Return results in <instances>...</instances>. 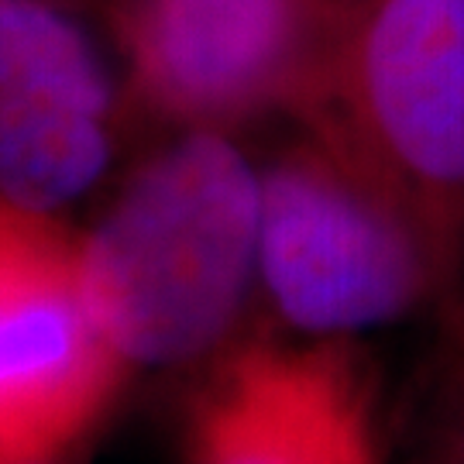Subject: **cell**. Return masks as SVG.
I'll use <instances>...</instances> for the list:
<instances>
[{
  "instance_id": "cell-8",
  "label": "cell",
  "mask_w": 464,
  "mask_h": 464,
  "mask_svg": "<svg viewBox=\"0 0 464 464\" xmlns=\"http://www.w3.org/2000/svg\"><path fill=\"white\" fill-rule=\"evenodd\" d=\"M314 4L320 7V11H327L331 17H337V21H341V17L351 14V11H354L362 0H314Z\"/></svg>"
},
{
  "instance_id": "cell-7",
  "label": "cell",
  "mask_w": 464,
  "mask_h": 464,
  "mask_svg": "<svg viewBox=\"0 0 464 464\" xmlns=\"http://www.w3.org/2000/svg\"><path fill=\"white\" fill-rule=\"evenodd\" d=\"M197 464H375L365 389L324 351L255 348L197 413Z\"/></svg>"
},
{
  "instance_id": "cell-3",
  "label": "cell",
  "mask_w": 464,
  "mask_h": 464,
  "mask_svg": "<svg viewBox=\"0 0 464 464\" xmlns=\"http://www.w3.org/2000/svg\"><path fill=\"white\" fill-rule=\"evenodd\" d=\"M430 266V234L327 138L306 131L262 169L258 272L293 327L389 324L423 296Z\"/></svg>"
},
{
  "instance_id": "cell-10",
  "label": "cell",
  "mask_w": 464,
  "mask_h": 464,
  "mask_svg": "<svg viewBox=\"0 0 464 464\" xmlns=\"http://www.w3.org/2000/svg\"><path fill=\"white\" fill-rule=\"evenodd\" d=\"M34 464H55V458H52V461H34Z\"/></svg>"
},
{
  "instance_id": "cell-9",
  "label": "cell",
  "mask_w": 464,
  "mask_h": 464,
  "mask_svg": "<svg viewBox=\"0 0 464 464\" xmlns=\"http://www.w3.org/2000/svg\"><path fill=\"white\" fill-rule=\"evenodd\" d=\"M72 7H80L86 14H103V7H107V0H66Z\"/></svg>"
},
{
  "instance_id": "cell-6",
  "label": "cell",
  "mask_w": 464,
  "mask_h": 464,
  "mask_svg": "<svg viewBox=\"0 0 464 464\" xmlns=\"http://www.w3.org/2000/svg\"><path fill=\"white\" fill-rule=\"evenodd\" d=\"M128 86L66 0H0V199L63 217L114 169Z\"/></svg>"
},
{
  "instance_id": "cell-4",
  "label": "cell",
  "mask_w": 464,
  "mask_h": 464,
  "mask_svg": "<svg viewBox=\"0 0 464 464\" xmlns=\"http://www.w3.org/2000/svg\"><path fill=\"white\" fill-rule=\"evenodd\" d=\"M128 100L179 131L303 114L337 17L314 0H107Z\"/></svg>"
},
{
  "instance_id": "cell-5",
  "label": "cell",
  "mask_w": 464,
  "mask_h": 464,
  "mask_svg": "<svg viewBox=\"0 0 464 464\" xmlns=\"http://www.w3.org/2000/svg\"><path fill=\"white\" fill-rule=\"evenodd\" d=\"M124 368L90 306L83 234L0 199V464L59 458Z\"/></svg>"
},
{
  "instance_id": "cell-1",
  "label": "cell",
  "mask_w": 464,
  "mask_h": 464,
  "mask_svg": "<svg viewBox=\"0 0 464 464\" xmlns=\"http://www.w3.org/2000/svg\"><path fill=\"white\" fill-rule=\"evenodd\" d=\"M262 169L227 131H179L141 159L83 234L90 306L124 365L220 344L258 266Z\"/></svg>"
},
{
  "instance_id": "cell-2",
  "label": "cell",
  "mask_w": 464,
  "mask_h": 464,
  "mask_svg": "<svg viewBox=\"0 0 464 464\" xmlns=\"http://www.w3.org/2000/svg\"><path fill=\"white\" fill-rule=\"evenodd\" d=\"M299 121L444 241L464 224V0H362Z\"/></svg>"
}]
</instances>
